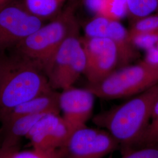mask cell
Wrapping results in <instances>:
<instances>
[{
    "mask_svg": "<svg viewBox=\"0 0 158 158\" xmlns=\"http://www.w3.org/2000/svg\"><path fill=\"white\" fill-rule=\"evenodd\" d=\"M158 99V83L128 101L97 115L93 123L118 142L124 154L146 128Z\"/></svg>",
    "mask_w": 158,
    "mask_h": 158,
    "instance_id": "obj_1",
    "label": "cell"
},
{
    "mask_svg": "<svg viewBox=\"0 0 158 158\" xmlns=\"http://www.w3.org/2000/svg\"><path fill=\"white\" fill-rule=\"evenodd\" d=\"M53 90L43 70L18 56L6 57L0 91V117L14 108Z\"/></svg>",
    "mask_w": 158,
    "mask_h": 158,
    "instance_id": "obj_2",
    "label": "cell"
},
{
    "mask_svg": "<svg viewBox=\"0 0 158 158\" xmlns=\"http://www.w3.org/2000/svg\"><path fill=\"white\" fill-rule=\"evenodd\" d=\"M75 8V2L69 4L50 22L29 35L14 49L16 55L34 62L45 72L64 40L79 27Z\"/></svg>",
    "mask_w": 158,
    "mask_h": 158,
    "instance_id": "obj_3",
    "label": "cell"
},
{
    "mask_svg": "<svg viewBox=\"0 0 158 158\" xmlns=\"http://www.w3.org/2000/svg\"><path fill=\"white\" fill-rule=\"evenodd\" d=\"M158 83V67L144 60L136 64L117 69L101 81L85 88L96 97L118 99L141 93Z\"/></svg>",
    "mask_w": 158,
    "mask_h": 158,
    "instance_id": "obj_4",
    "label": "cell"
},
{
    "mask_svg": "<svg viewBox=\"0 0 158 158\" xmlns=\"http://www.w3.org/2000/svg\"><path fill=\"white\" fill-rule=\"evenodd\" d=\"M85 68V51L77 27L59 47L45 73L52 89L63 90L73 86Z\"/></svg>",
    "mask_w": 158,
    "mask_h": 158,
    "instance_id": "obj_5",
    "label": "cell"
},
{
    "mask_svg": "<svg viewBox=\"0 0 158 158\" xmlns=\"http://www.w3.org/2000/svg\"><path fill=\"white\" fill-rule=\"evenodd\" d=\"M45 21L29 11L23 0H14L2 8L0 9V52L14 49Z\"/></svg>",
    "mask_w": 158,
    "mask_h": 158,
    "instance_id": "obj_6",
    "label": "cell"
},
{
    "mask_svg": "<svg viewBox=\"0 0 158 158\" xmlns=\"http://www.w3.org/2000/svg\"><path fill=\"white\" fill-rule=\"evenodd\" d=\"M81 42L85 56L83 74L88 84L101 81L118 69V51L111 40L84 36L81 37Z\"/></svg>",
    "mask_w": 158,
    "mask_h": 158,
    "instance_id": "obj_7",
    "label": "cell"
},
{
    "mask_svg": "<svg viewBox=\"0 0 158 158\" xmlns=\"http://www.w3.org/2000/svg\"><path fill=\"white\" fill-rule=\"evenodd\" d=\"M119 148L118 142L106 130L85 126L71 134L64 158H104Z\"/></svg>",
    "mask_w": 158,
    "mask_h": 158,
    "instance_id": "obj_8",
    "label": "cell"
},
{
    "mask_svg": "<svg viewBox=\"0 0 158 158\" xmlns=\"http://www.w3.org/2000/svg\"><path fill=\"white\" fill-rule=\"evenodd\" d=\"M95 97L85 87L79 89L73 86L59 93L60 111L72 132L87 126L93 114Z\"/></svg>",
    "mask_w": 158,
    "mask_h": 158,
    "instance_id": "obj_9",
    "label": "cell"
},
{
    "mask_svg": "<svg viewBox=\"0 0 158 158\" xmlns=\"http://www.w3.org/2000/svg\"><path fill=\"white\" fill-rule=\"evenodd\" d=\"M72 134L60 114L49 113L34 125L27 138L34 148L54 150L65 148Z\"/></svg>",
    "mask_w": 158,
    "mask_h": 158,
    "instance_id": "obj_10",
    "label": "cell"
},
{
    "mask_svg": "<svg viewBox=\"0 0 158 158\" xmlns=\"http://www.w3.org/2000/svg\"><path fill=\"white\" fill-rule=\"evenodd\" d=\"M59 93L55 90H52L14 108L0 117L2 126L23 116L49 113L60 114Z\"/></svg>",
    "mask_w": 158,
    "mask_h": 158,
    "instance_id": "obj_11",
    "label": "cell"
},
{
    "mask_svg": "<svg viewBox=\"0 0 158 158\" xmlns=\"http://www.w3.org/2000/svg\"><path fill=\"white\" fill-rule=\"evenodd\" d=\"M106 38L111 40L116 46L118 53V68L130 65L139 56V53L130 40L128 30L119 21L111 20Z\"/></svg>",
    "mask_w": 158,
    "mask_h": 158,
    "instance_id": "obj_12",
    "label": "cell"
},
{
    "mask_svg": "<svg viewBox=\"0 0 158 158\" xmlns=\"http://www.w3.org/2000/svg\"><path fill=\"white\" fill-rule=\"evenodd\" d=\"M44 114L23 116L14 119L1 130L4 134L1 147L7 148H18L19 142L23 137L27 138L34 125Z\"/></svg>",
    "mask_w": 158,
    "mask_h": 158,
    "instance_id": "obj_13",
    "label": "cell"
},
{
    "mask_svg": "<svg viewBox=\"0 0 158 158\" xmlns=\"http://www.w3.org/2000/svg\"><path fill=\"white\" fill-rule=\"evenodd\" d=\"M94 16L105 17L120 21L128 16L127 0H82Z\"/></svg>",
    "mask_w": 158,
    "mask_h": 158,
    "instance_id": "obj_14",
    "label": "cell"
},
{
    "mask_svg": "<svg viewBox=\"0 0 158 158\" xmlns=\"http://www.w3.org/2000/svg\"><path fill=\"white\" fill-rule=\"evenodd\" d=\"M68 0H23L29 11L47 21L51 20L63 10Z\"/></svg>",
    "mask_w": 158,
    "mask_h": 158,
    "instance_id": "obj_15",
    "label": "cell"
},
{
    "mask_svg": "<svg viewBox=\"0 0 158 158\" xmlns=\"http://www.w3.org/2000/svg\"><path fill=\"white\" fill-rule=\"evenodd\" d=\"M157 144H158V99L154 106L149 123L141 135L130 148L127 152L136 149Z\"/></svg>",
    "mask_w": 158,
    "mask_h": 158,
    "instance_id": "obj_16",
    "label": "cell"
},
{
    "mask_svg": "<svg viewBox=\"0 0 158 158\" xmlns=\"http://www.w3.org/2000/svg\"><path fill=\"white\" fill-rule=\"evenodd\" d=\"M132 22L158 12V0H127Z\"/></svg>",
    "mask_w": 158,
    "mask_h": 158,
    "instance_id": "obj_17",
    "label": "cell"
},
{
    "mask_svg": "<svg viewBox=\"0 0 158 158\" xmlns=\"http://www.w3.org/2000/svg\"><path fill=\"white\" fill-rule=\"evenodd\" d=\"M155 32H158V12L132 22L128 29L130 40L138 35Z\"/></svg>",
    "mask_w": 158,
    "mask_h": 158,
    "instance_id": "obj_18",
    "label": "cell"
},
{
    "mask_svg": "<svg viewBox=\"0 0 158 158\" xmlns=\"http://www.w3.org/2000/svg\"><path fill=\"white\" fill-rule=\"evenodd\" d=\"M66 147L54 150H43L32 148L31 150L19 151L12 153L10 158H64Z\"/></svg>",
    "mask_w": 158,
    "mask_h": 158,
    "instance_id": "obj_19",
    "label": "cell"
},
{
    "mask_svg": "<svg viewBox=\"0 0 158 158\" xmlns=\"http://www.w3.org/2000/svg\"><path fill=\"white\" fill-rule=\"evenodd\" d=\"M111 20L105 17L94 16L85 25V36L106 38L107 29Z\"/></svg>",
    "mask_w": 158,
    "mask_h": 158,
    "instance_id": "obj_20",
    "label": "cell"
},
{
    "mask_svg": "<svg viewBox=\"0 0 158 158\" xmlns=\"http://www.w3.org/2000/svg\"><path fill=\"white\" fill-rule=\"evenodd\" d=\"M131 40L137 49L147 51L158 44V32L138 35L131 38Z\"/></svg>",
    "mask_w": 158,
    "mask_h": 158,
    "instance_id": "obj_21",
    "label": "cell"
},
{
    "mask_svg": "<svg viewBox=\"0 0 158 158\" xmlns=\"http://www.w3.org/2000/svg\"><path fill=\"white\" fill-rule=\"evenodd\" d=\"M122 158H158V144L132 150Z\"/></svg>",
    "mask_w": 158,
    "mask_h": 158,
    "instance_id": "obj_22",
    "label": "cell"
},
{
    "mask_svg": "<svg viewBox=\"0 0 158 158\" xmlns=\"http://www.w3.org/2000/svg\"><path fill=\"white\" fill-rule=\"evenodd\" d=\"M147 59L148 62L158 67V43L155 47L148 52Z\"/></svg>",
    "mask_w": 158,
    "mask_h": 158,
    "instance_id": "obj_23",
    "label": "cell"
},
{
    "mask_svg": "<svg viewBox=\"0 0 158 158\" xmlns=\"http://www.w3.org/2000/svg\"><path fill=\"white\" fill-rule=\"evenodd\" d=\"M18 148H7L0 147V158H10L12 153Z\"/></svg>",
    "mask_w": 158,
    "mask_h": 158,
    "instance_id": "obj_24",
    "label": "cell"
},
{
    "mask_svg": "<svg viewBox=\"0 0 158 158\" xmlns=\"http://www.w3.org/2000/svg\"><path fill=\"white\" fill-rule=\"evenodd\" d=\"M6 57L0 56V91L5 72Z\"/></svg>",
    "mask_w": 158,
    "mask_h": 158,
    "instance_id": "obj_25",
    "label": "cell"
},
{
    "mask_svg": "<svg viewBox=\"0 0 158 158\" xmlns=\"http://www.w3.org/2000/svg\"><path fill=\"white\" fill-rule=\"evenodd\" d=\"M14 1V0H0V9L9 4Z\"/></svg>",
    "mask_w": 158,
    "mask_h": 158,
    "instance_id": "obj_26",
    "label": "cell"
},
{
    "mask_svg": "<svg viewBox=\"0 0 158 158\" xmlns=\"http://www.w3.org/2000/svg\"><path fill=\"white\" fill-rule=\"evenodd\" d=\"M2 134V131L0 129V147H1V135Z\"/></svg>",
    "mask_w": 158,
    "mask_h": 158,
    "instance_id": "obj_27",
    "label": "cell"
}]
</instances>
